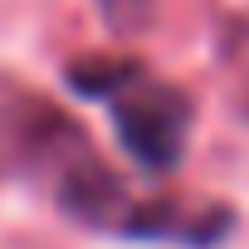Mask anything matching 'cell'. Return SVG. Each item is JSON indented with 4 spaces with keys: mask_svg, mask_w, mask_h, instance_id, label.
Instances as JSON below:
<instances>
[{
    "mask_svg": "<svg viewBox=\"0 0 249 249\" xmlns=\"http://www.w3.org/2000/svg\"><path fill=\"white\" fill-rule=\"evenodd\" d=\"M112 117H117V137L147 171H171L186 152V122L191 103L171 83H127V88H107Z\"/></svg>",
    "mask_w": 249,
    "mask_h": 249,
    "instance_id": "cell-1",
    "label": "cell"
},
{
    "mask_svg": "<svg viewBox=\"0 0 249 249\" xmlns=\"http://www.w3.org/2000/svg\"><path fill=\"white\" fill-rule=\"evenodd\" d=\"M103 10L117 20V25H137V20H147V10H152V0H103Z\"/></svg>",
    "mask_w": 249,
    "mask_h": 249,
    "instance_id": "cell-2",
    "label": "cell"
}]
</instances>
